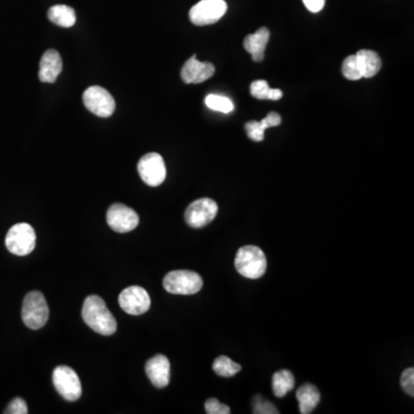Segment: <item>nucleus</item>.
Instances as JSON below:
<instances>
[{"instance_id":"obj_1","label":"nucleus","mask_w":414,"mask_h":414,"mask_svg":"<svg viewBox=\"0 0 414 414\" xmlns=\"http://www.w3.org/2000/svg\"><path fill=\"white\" fill-rule=\"evenodd\" d=\"M82 318L96 333L111 336L116 331V320L107 308L102 297L91 295L87 297L82 308Z\"/></svg>"},{"instance_id":"obj_2","label":"nucleus","mask_w":414,"mask_h":414,"mask_svg":"<svg viewBox=\"0 0 414 414\" xmlns=\"http://www.w3.org/2000/svg\"><path fill=\"white\" fill-rule=\"evenodd\" d=\"M235 267L237 272L246 279H260L265 274L267 268L265 253L262 252V250L258 246H242L235 258Z\"/></svg>"},{"instance_id":"obj_3","label":"nucleus","mask_w":414,"mask_h":414,"mask_svg":"<svg viewBox=\"0 0 414 414\" xmlns=\"http://www.w3.org/2000/svg\"><path fill=\"white\" fill-rule=\"evenodd\" d=\"M50 310L47 299L39 291H30L22 305V320L30 329H41L47 324Z\"/></svg>"},{"instance_id":"obj_4","label":"nucleus","mask_w":414,"mask_h":414,"mask_svg":"<svg viewBox=\"0 0 414 414\" xmlns=\"http://www.w3.org/2000/svg\"><path fill=\"white\" fill-rule=\"evenodd\" d=\"M5 244L11 253L27 255L36 248V233L29 224H16L11 228L5 238Z\"/></svg>"},{"instance_id":"obj_5","label":"nucleus","mask_w":414,"mask_h":414,"mask_svg":"<svg viewBox=\"0 0 414 414\" xmlns=\"http://www.w3.org/2000/svg\"><path fill=\"white\" fill-rule=\"evenodd\" d=\"M162 284L166 291L174 295H193L202 289V279L196 272L173 271L166 275Z\"/></svg>"},{"instance_id":"obj_6","label":"nucleus","mask_w":414,"mask_h":414,"mask_svg":"<svg viewBox=\"0 0 414 414\" xmlns=\"http://www.w3.org/2000/svg\"><path fill=\"white\" fill-rule=\"evenodd\" d=\"M54 386L60 396L69 402L82 396V384L76 372L68 366H58L52 375Z\"/></svg>"},{"instance_id":"obj_7","label":"nucleus","mask_w":414,"mask_h":414,"mask_svg":"<svg viewBox=\"0 0 414 414\" xmlns=\"http://www.w3.org/2000/svg\"><path fill=\"white\" fill-rule=\"evenodd\" d=\"M83 103L91 113L100 118H109L116 111V100L104 87L94 85L83 94Z\"/></svg>"},{"instance_id":"obj_8","label":"nucleus","mask_w":414,"mask_h":414,"mask_svg":"<svg viewBox=\"0 0 414 414\" xmlns=\"http://www.w3.org/2000/svg\"><path fill=\"white\" fill-rule=\"evenodd\" d=\"M224 0H200L189 12L193 25H209L217 23L227 12Z\"/></svg>"},{"instance_id":"obj_9","label":"nucleus","mask_w":414,"mask_h":414,"mask_svg":"<svg viewBox=\"0 0 414 414\" xmlns=\"http://www.w3.org/2000/svg\"><path fill=\"white\" fill-rule=\"evenodd\" d=\"M218 209V204L211 198L195 200L185 211V222L193 228L205 227L214 220Z\"/></svg>"},{"instance_id":"obj_10","label":"nucleus","mask_w":414,"mask_h":414,"mask_svg":"<svg viewBox=\"0 0 414 414\" xmlns=\"http://www.w3.org/2000/svg\"><path fill=\"white\" fill-rule=\"evenodd\" d=\"M140 178L150 187H159L166 178V165L158 153H147L138 166Z\"/></svg>"},{"instance_id":"obj_11","label":"nucleus","mask_w":414,"mask_h":414,"mask_svg":"<svg viewBox=\"0 0 414 414\" xmlns=\"http://www.w3.org/2000/svg\"><path fill=\"white\" fill-rule=\"evenodd\" d=\"M118 304L128 315H140L149 311L151 298L144 288L131 286L122 290L118 296Z\"/></svg>"},{"instance_id":"obj_12","label":"nucleus","mask_w":414,"mask_h":414,"mask_svg":"<svg viewBox=\"0 0 414 414\" xmlns=\"http://www.w3.org/2000/svg\"><path fill=\"white\" fill-rule=\"evenodd\" d=\"M106 220L111 229L120 234L134 231L140 224L138 213L123 204H113L107 211Z\"/></svg>"},{"instance_id":"obj_13","label":"nucleus","mask_w":414,"mask_h":414,"mask_svg":"<svg viewBox=\"0 0 414 414\" xmlns=\"http://www.w3.org/2000/svg\"><path fill=\"white\" fill-rule=\"evenodd\" d=\"M215 67L211 63H200L196 56H191L181 71V78L187 85H200L212 78Z\"/></svg>"},{"instance_id":"obj_14","label":"nucleus","mask_w":414,"mask_h":414,"mask_svg":"<svg viewBox=\"0 0 414 414\" xmlns=\"http://www.w3.org/2000/svg\"><path fill=\"white\" fill-rule=\"evenodd\" d=\"M145 372L153 386L159 389L169 386L171 380V364L166 355H157L147 360Z\"/></svg>"},{"instance_id":"obj_15","label":"nucleus","mask_w":414,"mask_h":414,"mask_svg":"<svg viewBox=\"0 0 414 414\" xmlns=\"http://www.w3.org/2000/svg\"><path fill=\"white\" fill-rule=\"evenodd\" d=\"M63 71V60L59 52L56 50H47L42 56L39 63L38 78L43 83H54L60 73Z\"/></svg>"},{"instance_id":"obj_16","label":"nucleus","mask_w":414,"mask_h":414,"mask_svg":"<svg viewBox=\"0 0 414 414\" xmlns=\"http://www.w3.org/2000/svg\"><path fill=\"white\" fill-rule=\"evenodd\" d=\"M271 34L265 27L258 29L255 34L248 35L244 38L243 45L248 52L252 56L253 61L260 63L265 58V50Z\"/></svg>"},{"instance_id":"obj_17","label":"nucleus","mask_w":414,"mask_h":414,"mask_svg":"<svg viewBox=\"0 0 414 414\" xmlns=\"http://www.w3.org/2000/svg\"><path fill=\"white\" fill-rule=\"evenodd\" d=\"M297 399L299 412L302 414H310L318 406L320 402V393L317 386L311 383H305L297 390Z\"/></svg>"},{"instance_id":"obj_18","label":"nucleus","mask_w":414,"mask_h":414,"mask_svg":"<svg viewBox=\"0 0 414 414\" xmlns=\"http://www.w3.org/2000/svg\"><path fill=\"white\" fill-rule=\"evenodd\" d=\"M358 60L363 78H371L380 72L382 61L377 52L371 50H360L355 54Z\"/></svg>"},{"instance_id":"obj_19","label":"nucleus","mask_w":414,"mask_h":414,"mask_svg":"<svg viewBox=\"0 0 414 414\" xmlns=\"http://www.w3.org/2000/svg\"><path fill=\"white\" fill-rule=\"evenodd\" d=\"M47 18L54 25L63 27V28H71L76 22V14L72 7L66 5H56L51 7L47 12Z\"/></svg>"},{"instance_id":"obj_20","label":"nucleus","mask_w":414,"mask_h":414,"mask_svg":"<svg viewBox=\"0 0 414 414\" xmlns=\"http://www.w3.org/2000/svg\"><path fill=\"white\" fill-rule=\"evenodd\" d=\"M273 391L279 398H282L295 386V377L288 370H281L273 375Z\"/></svg>"},{"instance_id":"obj_21","label":"nucleus","mask_w":414,"mask_h":414,"mask_svg":"<svg viewBox=\"0 0 414 414\" xmlns=\"http://www.w3.org/2000/svg\"><path fill=\"white\" fill-rule=\"evenodd\" d=\"M241 370L242 367L240 364H237L226 355H220L213 363V371L220 377H234L235 374L238 373Z\"/></svg>"},{"instance_id":"obj_22","label":"nucleus","mask_w":414,"mask_h":414,"mask_svg":"<svg viewBox=\"0 0 414 414\" xmlns=\"http://www.w3.org/2000/svg\"><path fill=\"white\" fill-rule=\"evenodd\" d=\"M205 104L209 109L221 113H231L234 109V104L228 97L219 95H209L205 98Z\"/></svg>"},{"instance_id":"obj_23","label":"nucleus","mask_w":414,"mask_h":414,"mask_svg":"<svg viewBox=\"0 0 414 414\" xmlns=\"http://www.w3.org/2000/svg\"><path fill=\"white\" fill-rule=\"evenodd\" d=\"M342 74L344 78H348L350 81H357L363 78L360 67H359L358 60L355 54L349 56L344 59L342 63Z\"/></svg>"},{"instance_id":"obj_24","label":"nucleus","mask_w":414,"mask_h":414,"mask_svg":"<svg viewBox=\"0 0 414 414\" xmlns=\"http://www.w3.org/2000/svg\"><path fill=\"white\" fill-rule=\"evenodd\" d=\"M253 413L255 414H277V410L275 405L268 402L267 399H262V397L257 396L255 398V405H253Z\"/></svg>"},{"instance_id":"obj_25","label":"nucleus","mask_w":414,"mask_h":414,"mask_svg":"<svg viewBox=\"0 0 414 414\" xmlns=\"http://www.w3.org/2000/svg\"><path fill=\"white\" fill-rule=\"evenodd\" d=\"M269 85L267 82L264 80H258L255 81L250 85V92L251 96L255 97L257 99L265 100L267 99L268 91H269Z\"/></svg>"},{"instance_id":"obj_26","label":"nucleus","mask_w":414,"mask_h":414,"mask_svg":"<svg viewBox=\"0 0 414 414\" xmlns=\"http://www.w3.org/2000/svg\"><path fill=\"white\" fill-rule=\"evenodd\" d=\"M245 130L250 140L262 142L265 138V130L262 129L259 121H250L245 125Z\"/></svg>"},{"instance_id":"obj_27","label":"nucleus","mask_w":414,"mask_h":414,"mask_svg":"<svg viewBox=\"0 0 414 414\" xmlns=\"http://www.w3.org/2000/svg\"><path fill=\"white\" fill-rule=\"evenodd\" d=\"M205 411L209 414H229L231 408L226 404H221L217 398H209L205 403Z\"/></svg>"},{"instance_id":"obj_28","label":"nucleus","mask_w":414,"mask_h":414,"mask_svg":"<svg viewBox=\"0 0 414 414\" xmlns=\"http://www.w3.org/2000/svg\"><path fill=\"white\" fill-rule=\"evenodd\" d=\"M401 384L408 395L414 396V368H406L401 377Z\"/></svg>"},{"instance_id":"obj_29","label":"nucleus","mask_w":414,"mask_h":414,"mask_svg":"<svg viewBox=\"0 0 414 414\" xmlns=\"http://www.w3.org/2000/svg\"><path fill=\"white\" fill-rule=\"evenodd\" d=\"M5 414H27L28 413V406L27 403L22 398H14L8 404L6 410L4 412Z\"/></svg>"},{"instance_id":"obj_30","label":"nucleus","mask_w":414,"mask_h":414,"mask_svg":"<svg viewBox=\"0 0 414 414\" xmlns=\"http://www.w3.org/2000/svg\"><path fill=\"white\" fill-rule=\"evenodd\" d=\"M281 121H282V118H281L279 113L269 112L265 118H262V121H259V123L262 126V129L266 130L267 128L276 127V126L281 125Z\"/></svg>"},{"instance_id":"obj_31","label":"nucleus","mask_w":414,"mask_h":414,"mask_svg":"<svg viewBox=\"0 0 414 414\" xmlns=\"http://www.w3.org/2000/svg\"><path fill=\"white\" fill-rule=\"evenodd\" d=\"M324 1L326 0H303L306 8L312 13L320 12L324 8Z\"/></svg>"},{"instance_id":"obj_32","label":"nucleus","mask_w":414,"mask_h":414,"mask_svg":"<svg viewBox=\"0 0 414 414\" xmlns=\"http://www.w3.org/2000/svg\"><path fill=\"white\" fill-rule=\"evenodd\" d=\"M284 96V92L280 89H269L267 95V99L279 100Z\"/></svg>"}]
</instances>
